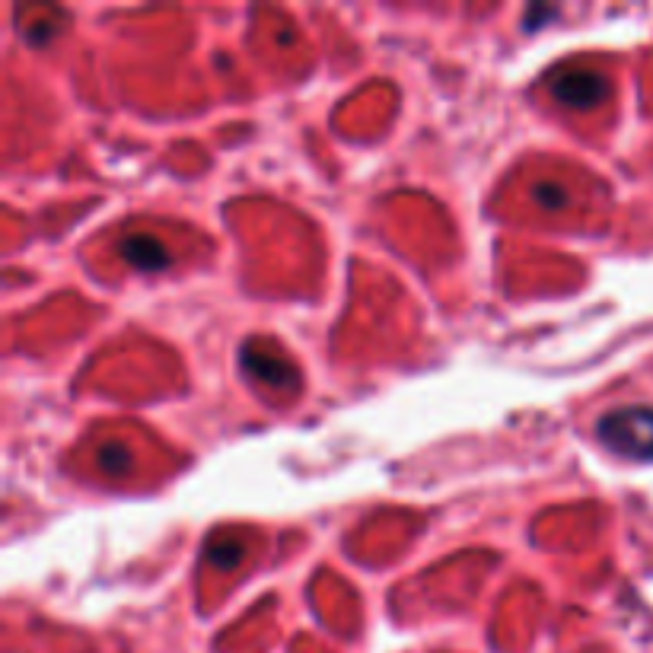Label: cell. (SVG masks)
Segmentation results:
<instances>
[{"label":"cell","mask_w":653,"mask_h":653,"mask_svg":"<svg viewBox=\"0 0 653 653\" xmlns=\"http://www.w3.org/2000/svg\"><path fill=\"white\" fill-rule=\"evenodd\" d=\"M99 466L106 469L109 475H122L125 469H128V450L118 440H112V443H106L99 450Z\"/></svg>","instance_id":"6"},{"label":"cell","mask_w":653,"mask_h":653,"mask_svg":"<svg viewBox=\"0 0 653 653\" xmlns=\"http://www.w3.org/2000/svg\"><path fill=\"white\" fill-rule=\"evenodd\" d=\"M552 93L567 109H590L609 96V80L596 71H561L552 77Z\"/></svg>","instance_id":"2"},{"label":"cell","mask_w":653,"mask_h":653,"mask_svg":"<svg viewBox=\"0 0 653 653\" xmlns=\"http://www.w3.org/2000/svg\"><path fill=\"white\" fill-rule=\"evenodd\" d=\"M596 434L612 453L653 459V408H618L599 418Z\"/></svg>","instance_id":"1"},{"label":"cell","mask_w":653,"mask_h":653,"mask_svg":"<svg viewBox=\"0 0 653 653\" xmlns=\"http://www.w3.org/2000/svg\"><path fill=\"white\" fill-rule=\"evenodd\" d=\"M532 198H536V204H542V208L548 211H555V208H564L567 204V192H564V185L558 182H539L536 188H532Z\"/></svg>","instance_id":"7"},{"label":"cell","mask_w":653,"mask_h":653,"mask_svg":"<svg viewBox=\"0 0 653 653\" xmlns=\"http://www.w3.org/2000/svg\"><path fill=\"white\" fill-rule=\"evenodd\" d=\"M243 364L246 370H252L255 376H262L265 383L271 386H290V383H297V370L287 364L284 357H274V354H265L259 345H246L243 348Z\"/></svg>","instance_id":"4"},{"label":"cell","mask_w":653,"mask_h":653,"mask_svg":"<svg viewBox=\"0 0 653 653\" xmlns=\"http://www.w3.org/2000/svg\"><path fill=\"white\" fill-rule=\"evenodd\" d=\"M239 558H243V542H236V539H211L208 561H214L217 567H233Z\"/></svg>","instance_id":"5"},{"label":"cell","mask_w":653,"mask_h":653,"mask_svg":"<svg viewBox=\"0 0 653 653\" xmlns=\"http://www.w3.org/2000/svg\"><path fill=\"white\" fill-rule=\"evenodd\" d=\"M118 252H122V259L137 271H163L173 262L166 246L153 233H128L122 243H118Z\"/></svg>","instance_id":"3"}]
</instances>
